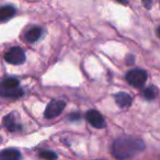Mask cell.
Instances as JSON below:
<instances>
[{
  "label": "cell",
  "mask_w": 160,
  "mask_h": 160,
  "mask_svg": "<svg viewBox=\"0 0 160 160\" xmlns=\"http://www.w3.org/2000/svg\"><path fill=\"white\" fill-rule=\"evenodd\" d=\"M5 60L11 65H21L25 62V53L21 47H12L6 53Z\"/></svg>",
  "instance_id": "3957f363"
},
{
  "label": "cell",
  "mask_w": 160,
  "mask_h": 160,
  "mask_svg": "<svg viewBox=\"0 0 160 160\" xmlns=\"http://www.w3.org/2000/svg\"><path fill=\"white\" fill-rule=\"evenodd\" d=\"M0 142H1V138H0Z\"/></svg>",
  "instance_id": "ffe728a7"
},
{
  "label": "cell",
  "mask_w": 160,
  "mask_h": 160,
  "mask_svg": "<svg viewBox=\"0 0 160 160\" xmlns=\"http://www.w3.org/2000/svg\"><path fill=\"white\" fill-rule=\"evenodd\" d=\"M145 148V144L142 139L131 136H122L113 142L112 151L115 158L120 160L131 159L139 153Z\"/></svg>",
  "instance_id": "6da1fadb"
},
{
  "label": "cell",
  "mask_w": 160,
  "mask_h": 160,
  "mask_svg": "<svg viewBox=\"0 0 160 160\" xmlns=\"http://www.w3.org/2000/svg\"><path fill=\"white\" fill-rule=\"evenodd\" d=\"M142 2H144V5L146 6V8H150L151 6V0H142Z\"/></svg>",
  "instance_id": "e0dca14e"
},
{
  "label": "cell",
  "mask_w": 160,
  "mask_h": 160,
  "mask_svg": "<svg viewBox=\"0 0 160 160\" xmlns=\"http://www.w3.org/2000/svg\"><path fill=\"white\" fill-rule=\"evenodd\" d=\"M126 80L133 87L142 88L146 83L147 72L142 69H132L126 73Z\"/></svg>",
  "instance_id": "7a4b0ae2"
},
{
  "label": "cell",
  "mask_w": 160,
  "mask_h": 160,
  "mask_svg": "<svg viewBox=\"0 0 160 160\" xmlns=\"http://www.w3.org/2000/svg\"><path fill=\"white\" fill-rule=\"evenodd\" d=\"M42 36V29L38 27H34L30 29L29 31L25 33V40L29 43H34Z\"/></svg>",
  "instance_id": "9c48e42d"
},
{
  "label": "cell",
  "mask_w": 160,
  "mask_h": 160,
  "mask_svg": "<svg viewBox=\"0 0 160 160\" xmlns=\"http://www.w3.org/2000/svg\"><path fill=\"white\" fill-rule=\"evenodd\" d=\"M157 34H158V36H159V38H160V28H158V30H157Z\"/></svg>",
  "instance_id": "d6986e66"
},
{
  "label": "cell",
  "mask_w": 160,
  "mask_h": 160,
  "mask_svg": "<svg viewBox=\"0 0 160 160\" xmlns=\"http://www.w3.org/2000/svg\"><path fill=\"white\" fill-rule=\"evenodd\" d=\"M3 125H5L6 128L10 132H18L22 128L21 125L17 122L16 114L14 113H11V114H9V115L3 118Z\"/></svg>",
  "instance_id": "8992f818"
},
{
  "label": "cell",
  "mask_w": 160,
  "mask_h": 160,
  "mask_svg": "<svg viewBox=\"0 0 160 160\" xmlns=\"http://www.w3.org/2000/svg\"><path fill=\"white\" fill-rule=\"evenodd\" d=\"M66 107V103L62 100H53L47 104L44 112V116L46 118H54L56 116L60 115L62 110Z\"/></svg>",
  "instance_id": "277c9868"
},
{
  "label": "cell",
  "mask_w": 160,
  "mask_h": 160,
  "mask_svg": "<svg viewBox=\"0 0 160 160\" xmlns=\"http://www.w3.org/2000/svg\"><path fill=\"white\" fill-rule=\"evenodd\" d=\"M115 98V102L122 109H126L132 104V97L126 92H118L114 96Z\"/></svg>",
  "instance_id": "ba28073f"
},
{
  "label": "cell",
  "mask_w": 160,
  "mask_h": 160,
  "mask_svg": "<svg viewBox=\"0 0 160 160\" xmlns=\"http://www.w3.org/2000/svg\"><path fill=\"white\" fill-rule=\"evenodd\" d=\"M115 1H118V2H120V3H123V5L127 3V0H115Z\"/></svg>",
  "instance_id": "ac0fdd59"
},
{
  "label": "cell",
  "mask_w": 160,
  "mask_h": 160,
  "mask_svg": "<svg viewBox=\"0 0 160 160\" xmlns=\"http://www.w3.org/2000/svg\"><path fill=\"white\" fill-rule=\"evenodd\" d=\"M18 86L19 80L17 78H7V79L0 82L1 89H14V88H18Z\"/></svg>",
  "instance_id": "7c38bea8"
},
{
  "label": "cell",
  "mask_w": 160,
  "mask_h": 160,
  "mask_svg": "<svg viewBox=\"0 0 160 160\" xmlns=\"http://www.w3.org/2000/svg\"><path fill=\"white\" fill-rule=\"evenodd\" d=\"M21 152L18 149L8 148L0 151V160H20Z\"/></svg>",
  "instance_id": "52a82bcc"
},
{
  "label": "cell",
  "mask_w": 160,
  "mask_h": 160,
  "mask_svg": "<svg viewBox=\"0 0 160 160\" xmlns=\"http://www.w3.org/2000/svg\"><path fill=\"white\" fill-rule=\"evenodd\" d=\"M23 90L19 89V88H14V89H0V97L3 98H20L23 96Z\"/></svg>",
  "instance_id": "30bf717a"
},
{
  "label": "cell",
  "mask_w": 160,
  "mask_h": 160,
  "mask_svg": "<svg viewBox=\"0 0 160 160\" xmlns=\"http://www.w3.org/2000/svg\"><path fill=\"white\" fill-rule=\"evenodd\" d=\"M40 157L43 158V159H46V160H55L57 158V155L53 151H49V150H44V151H41L40 152Z\"/></svg>",
  "instance_id": "5bb4252c"
},
{
  "label": "cell",
  "mask_w": 160,
  "mask_h": 160,
  "mask_svg": "<svg viewBox=\"0 0 160 160\" xmlns=\"http://www.w3.org/2000/svg\"><path fill=\"white\" fill-rule=\"evenodd\" d=\"M86 118L96 128H103L105 126L104 118L97 110H90V111H88L87 114H86Z\"/></svg>",
  "instance_id": "5b68a950"
},
{
  "label": "cell",
  "mask_w": 160,
  "mask_h": 160,
  "mask_svg": "<svg viewBox=\"0 0 160 160\" xmlns=\"http://www.w3.org/2000/svg\"><path fill=\"white\" fill-rule=\"evenodd\" d=\"M156 94H157V89H156L153 86H150V87L146 88L142 92V96L146 100H152V99L156 98Z\"/></svg>",
  "instance_id": "4fadbf2b"
},
{
  "label": "cell",
  "mask_w": 160,
  "mask_h": 160,
  "mask_svg": "<svg viewBox=\"0 0 160 160\" xmlns=\"http://www.w3.org/2000/svg\"><path fill=\"white\" fill-rule=\"evenodd\" d=\"M16 13V8L12 6H3L0 7V21H6L12 18Z\"/></svg>",
  "instance_id": "8fae6325"
},
{
  "label": "cell",
  "mask_w": 160,
  "mask_h": 160,
  "mask_svg": "<svg viewBox=\"0 0 160 160\" xmlns=\"http://www.w3.org/2000/svg\"><path fill=\"white\" fill-rule=\"evenodd\" d=\"M68 118L70 121H78L80 118V115L78 113H72V114H70V115L68 116Z\"/></svg>",
  "instance_id": "9a60e30c"
},
{
  "label": "cell",
  "mask_w": 160,
  "mask_h": 160,
  "mask_svg": "<svg viewBox=\"0 0 160 160\" xmlns=\"http://www.w3.org/2000/svg\"><path fill=\"white\" fill-rule=\"evenodd\" d=\"M126 60H127V64H133L134 60H135V57L133 55H128L126 57Z\"/></svg>",
  "instance_id": "2e32d148"
}]
</instances>
